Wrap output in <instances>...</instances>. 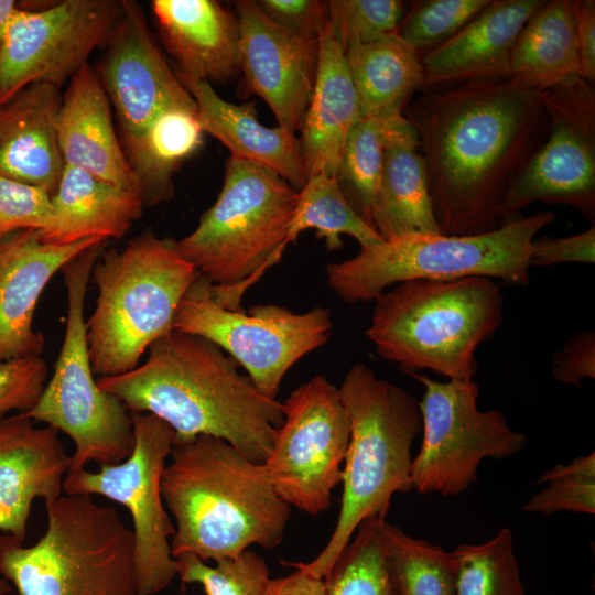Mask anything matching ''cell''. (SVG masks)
I'll use <instances>...</instances> for the list:
<instances>
[{
  "instance_id": "obj_1",
  "label": "cell",
  "mask_w": 595,
  "mask_h": 595,
  "mask_svg": "<svg viewBox=\"0 0 595 595\" xmlns=\"http://www.w3.org/2000/svg\"><path fill=\"white\" fill-rule=\"evenodd\" d=\"M541 94L513 78L467 82L424 89L408 106L444 235L504 224L508 190L549 133Z\"/></svg>"
},
{
  "instance_id": "obj_2",
  "label": "cell",
  "mask_w": 595,
  "mask_h": 595,
  "mask_svg": "<svg viewBox=\"0 0 595 595\" xmlns=\"http://www.w3.org/2000/svg\"><path fill=\"white\" fill-rule=\"evenodd\" d=\"M144 364L97 385L130 413H151L175 433L174 443L198 435L221 439L262 464L283 405L262 396L239 365L210 340L172 329L154 340Z\"/></svg>"
},
{
  "instance_id": "obj_3",
  "label": "cell",
  "mask_w": 595,
  "mask_h": 595,
  "mask_svg": "<svg viewBox=\"0 0 595 595\" xmlns=\"http://www.w3.org/2000/svg\"><path fill=\"white\" fill-rule=\"evenodd\" d=\"M162 476L163 501L175 519L173 558H236L252 544L279 547L290 506L256 464L228 442L209 435L174 443Z\"/></svg>"
},
{
  "instance_id": "obj_4",
  "label": "cell",
  "mask_w": 595,
  "mask_h": 595,
  "mask_svg": "<svg viewBox=\"0 0 595 595\" xmlns=\"http://www.w3.org/2000/svg\"><path fill=\"white\" fill-rule=\"evenodd\" d=\"M366 336L376 351L407 374L431 370L473 380L476 350L502 324L505 296L490 278L411 280L375 300Z\"/></svg>"
},
{
  "instance_id": "obj_5",
  "label": "cell",
  "mask_w": 595,
  "mask_h": 595,
  "mask_svg": "<svg viewBox=\"0 0 595 595\" xmlns=\"http://www.w3.org/2000/svg\"><path fill=\"white\" fill-rule=\"evenodd\" d=\"M338 389L350 436L337 522L313 561L288 563L321 578L364 520L386 519L392 496L412 490L411 447L422 431L418 401L401 387L377 378L368 366L350 367Z\"/></svg>"
},
{
  "instance_id": "obj_6",
  "label": "cell",
  "mask_w": 595,
  "mask_h": 595,
  "mask_svg": "<svg viewBox=\"0 0 595 595\" xmlns=\"http://www.w3.org/2000/svg\"><path fill=\"white\" fill-rule=\"evenodd\" d=\"M201 273L177 250L176 240L151 229L122 250H102L90 279L98 290L87 325L95 376L112 377L138 366L144 350L173 329L177 306Z\"/></svg>"
},
{
  "instance_id": "obj_7",
  "label": "cell",
  "mask_w": 595,
  "mask_h": 595,
  "mask_svg": "<svg viewBox=\"0 0 595 595\" xmlns=\"http://www.w3.org/2000/svg\"><path fill=\"white\" fill-rule=\"evenodd\" d=\"M298 191L271 170L229 156L216 202L176 240L180 253L212 282L216 303L242 310L241 298L281 259Z\"/></svg>"
},
{
  "instance_id": "obj_8",
  "label": "cell",
  "mask_w": 595,
  "mask_h": 595,
  "mask_svg": "<svg viewBox=\"0 0 595 595\" xmlns=\"http://www.w3.org/2000/svg\"><path fill=\"white\" fill-rule=\"evenodd\" d=\"M45 508L34 544L0 534V575L18 595H138L133 532L113 507L65 494Z\"/></svg>"
},
{
  "instance_id": "obj_9",
  "label": "cell",
  "mask_w": 595,
  "mask_h": 595,
  "mask_svg": "<svg viewBox=\"0 0 595 595\" xmlns=\"http://www.w3.org/2000/svg\"><path fill=\"white\" fill-rule=\"evenodd\" d=\"M555 218L544 210L479 235H412L360 247L353 258L326 267L327 284L346 303L374 301L391 285L411 280L486 277L526 286L532 241Z\"/></svg>"
},
{
  "instance_id": "obj_10",
  "label": "cell",
  "mask_w": 595,
  "mask_h": 595,
  "mask_svg": "<svg viewBox=\"0 0 595 595\" xmlns=\"http://www.w3.org/2000/svg\"><path fill=\"white\" fill-rule=\"evenodd\" d=\"M106 242L86 249L62 269L67 292L63 344L39 401L23 413L73 441L69 472L85 468L90 462L99 466L120 463L134 445L131 414L117 397L99 388L88 353L85 295Z\"/></svg>"
},
{
  "instance_id": "obj_11",
  "label": "cell",
  "mask_w": 595,
  "mask_h": 595,
  "mask_svg": "<svg viewBox=\"0 0 595 595\" xmlns=\"http://www.w3.org/2000/svg\"><path fill=\"white\" fill-rule=\"evenodd\" d=\"M210 288L203 274L195 279L177 306L173 329L217 345L269 399H275L288 370L332 334L328 309L296 313L277 304H259L248 312L229 310L215 302Z\"/></svg>"
},
{
  "instance_id": "obj_12",
  "label": "cell",
  "mask_w": 595,
  "mask_h": 595,
  "mask_svg": "<svg viewBox=\"0 0 595 595\" xmlns=\"http://www.w3.org/2000/svg\"><path fill=\"white\" fill-rule=\"evenodd\" d=\"M134 445L122 462L69 472L67 495H99L125 506L133 523V566L138 595L164 591L177 576L172 555L173 526L162 497V476L174 445L172 428L151 413H130Z\"/></svg>"
},
{
  "instance_id": "obj_13",
  "label": "cell",
  "mask_w": 595,
  "mask_h": 595,
  "mask_svg": "<svg viewBox=\"0 0 595 595\" xmlns=\"http://www.w3.org/2000/svg\"><path fill=\"white\" fill-rule=\"evenodd\" d=\"M409 375L424 388L418 402L423 437L411 469L412 489L419 494L458 496L477 482L483 459L511 457L526 445L527 436L501 411L478 408L474 380L443 382Z\"/></svg>"
},
{
  "instance_id": "obj_14",
  "label": "cell",
  "mask_w": 595,
  "mask_h": 595,
  "mask_svg": "<svg viewBox=\"0 0 595 595\" xmlns=\"http://www.w3.org/2000/svg\"><path fill=\"white\" fill-rule=\"evenodd\" d=\"M282 405L283 423L262 467L284 502L317 516L342 482L349 418L339 389L322 375L295 388Z\"/></svg>"
},
{
  "instance_id": "obj_15",
  "label": "cell",
  "mask_w": 595,
  "mask_h": 595,
  "mask_svg": "<svg viewBox=\"0 0 595 595\" xmlns=\"http://www.w3.org/2000/svg\"><path fill=\"white\" fill-rule=\"evenodd\" d=\"M550 129L512 182L502 205L504 223L541 202L575 208L595 219V90L580 76L541 94Z\"/></svg>"
},
{
  "instance_id": "obj_16",
  "label": "cell",
  "mask_w": 595,
  "mask_h": 595,
  "mask_svg": "<svg viewBox=\"0 0 595 595\" xmlns=\"http://www.w3.org/2000/svg\"><path fill=\"white\" fill-rule=\"evenodd\" d=\"M121 0H63L46 9H21L0 43V105L24 87L56 88L75 75L95 48L104 46Z\"/></svg>"
},
{
  "instance_id": "obj_17",
  "label": "cell",
  "mask_w": 595,
  "mask_h": 595,
  "mask_svg": "<svg viewBox=\"0 0 595 595\" xmlns=\"http://www.w3.org/2000/svg\"><path fill=\"white\" fill-rule=\"evenodd\" d=\"M104 47L96 73L113 107L126 158L163 111L197 110L137 1L121 0L120 13Z\"/></svg>"
},
{
  "instance_id": "obj_18",
  "label": "cell",
  "mask_w": 595,
  "mask_h": 595,
  "mask_svg": "<svg viewBox=\"0 0 595 595\" xmlns=\"http://www.w3.org/2000/svg\"><path fill=\"white\" fill-rule=\"evenodd\" d=\"M236 12L242 96L261 97L279 127L294 134L302 131L315 86L320 43L288 33L257 1H237Z\"/></svg>"
},
{
  "instance_id": "obj_19",
  "label": "cell",
  "mask_w": 595,
  "mask_h": 595,
  "mask_svg": "<svg viewBox=\"0 0 595 595\" xmlns=\"http://www.w3.org/2000/svg\"><path fill=\"white\" fill-rule=\"evenodd\" d=\"M104 240L54 245L36 229L0 238V361L42 354L44 337L33 328V316L44 288L73 258Z\"/></svg>"
},
{
  "instance_id": "obj_20",
  "label": "cell",
  "mask_w": 595,
  "mask_h": 595,
  "mask_svg": "<svg viewBox=\"0 0 595 595\" xmlns=\"http://www.w3.org/2000/svg\"><path fill=\"white\" fill-rule=\"evenodd\" d=\"M69 467L57 430L23 413L0 415V531L24 541L34 500L60 497Z\"/></svg>"
},
{
  "instance_id": "obj_21",
  "label": "cell",
  "mask_w": 595,
  "mask_h": 595,
  "mask_svg": "<svg viewBox=\"0 0 595 595\" xmlns=\"http://www.w3.org/2000/svg\"><path fill=\"white\" fill-rule=\"evenodd\" d=\"M542 0H491L455 35L421 55L423 89L510 78L517 37Z\"/></svg>"
},
{
  "instance_id": "obj_22",
  "label": "cell",
  "mask_w": 595,
  "mask_h": 595,
  "mask_svg": "<svg viewBox=\"0 0 595 595\" xmlns=\"http://www.w3.org/2000/svg\"><path fill=\"white\" fill-rule=\"evenodd\" d=\"M162 42L180 79L226 83L240 73L236 14L215 0H153Z\"/></svg>"
},
{
  "instance_id": "obj_23",
  "label": "cell",
  "mask_w": 595,
  "mask_h": 595,
  "mask_svg": "<svg viewBox=\"0 0 595 595\" xmlns=\"http://www.w3.org/2000/svg\"><path fill=\"white\" fill-rule=\"evenodd\" d=\"M60 89L31 84L0 105V176L56 192L65 167L58 144Z\"/></svg>"
},
{
  "instance_id": "obj_24",
  "label": "cell",
  "mask_w": 595,
  "mask_h": 595,
  "mask_svg": "<svg viewBox=\"0 0 595 595\" xmlns=\"http://www.w3.org/2000/svg\"><path fill=\"white\" fill-rule=\"evenodd\" d=\"M57 136L66 165L138 193L136 177L113 127L110 101L89 63L68 82L62 97Z\"/></svg>"
},
{
  "instance_id": "obj_25",
  "label": "cell",
  "mask_w": 595,
  "mask_h": 595,
  "mask_svg": "<svg viewBox=\"0 0 595 595\" xmlns=\"http://www.w3.org/2000/svg\"><path fill=\"white\" fill-rule=\"evenodd\" d=\"M180 80L196 102L203 131L220 141L230 156L273 171L295 191L305 185L307 175L300 138L279 126L262 125L255 101L235 105L223 99L209 83Z\"/></svg>"
},
{
  "instance_id": "obj_26",
  "label": "cell",
  "mask_w": 595,
  "mask_h": 595,
  "mask_svg": "<svg viewBox=\"0 0 595 595\" xmlns=\"http://www.w3.org/2000/svg\"><path fill=\"white\" fill-rule=\"evenodd\" d=\"M381 128L383 158L374 228L385 241L443 234L434 215L428 171L414 128L405 117Z\"/></svg>"
},
{
  "instance_id": "obj_27",
  "label": "cell",
  "mask_w": 595,
  "mask_h": 595,
  "mask_svg": "<svg viewBox=\"0 0 595 595\" xmlns=\"http://www.w3.org/2000/svg\"><path fill=\"white\" fill-rule=\"evenodd\" d=\"M359 118L345 50L327 22L320 37L315 86L300 138L307 178L336 177L345 142Z\"/></svg>"
},
{
  "instance_id": "obj_28",
  "label": "cell",
  "mask_w": 595,
  "mask_h": 595,
  "mask_svg": "<svg viewBox=\"0 0 595 595\" xmlns=\"http://www.w3.org/2000/svg\"><path fill=\"white\" fill-rule=\"evenodd\" d=\"M144 204L137 192L120 188L71 165L63 170L40 238L68 245L88 238H121L138 220Z\"/></svg>"
},
{
  "instance_id": "obj_29",
  "label": "cell",
  "mask_w": 595,
  "mask_h": 595,
  "mask_svg": "<svg viewBox=\"0 0 595 595\" xmlns=\"http://www.w3.org/2000/svg\"><path fill=\"white\" fill-rule=\"evenodd\" d=\"M361 117L381 126L402 119L412 95L423 88L421 56L396 32L345 48Z\"/></svg>"
},
{
  "instance_id": "obj_30",
  "label": "cell",
  "mask_w": 595,
  "mask_h": 595,
  "mask_svg": "<svg viewBox=\"0 0 595 595\" xmlns=\"http://www.w3.org/2000/svg\"><path fill=\"white\" fill-rule=\"evenodd\" d=\"M572 0L544 1L529 18L510 55V78L541 91L578 76Z\"/></svg>"
},
{
  "instance_id": "obj_31",
  "label": "cell",
  "mask_w": 595,
  "mask_h": 595,
  "mask_svg": "<svg viewBox=\"0 0 595 595\" xmlns=\"http://www.w3.org/2000/svg\"><path fill=\"white\" fill-rule=\"evenodd\" d=\"M203 136L197 110L171 108L151 122L127 155L144 206L173 197L174 174L203 145Z\"/></svg>"
},
{
  "instance_id": "obj_32",
  "label": "cell",
  "mask_w": 595,
  "mask_h": 595,
  "mask_svg": "<svg viewBox=\"0 0 595 595\" xmlns=\"http://www.w3.org/2000/svg\"><path fill=\"white\" fill-rule=\"evenodd\" d=\"M306 229H315L328 251L343 247V235L355 238L361 248L385 240L350 206L336 177L314 175L298 191V202L290 224L288 245Z\"/></svg>"
},
{
  "instance_id": "obj_33",
  "label": "cell",
  "mask_w": 595,
  "mask_h": 595,
  "mask_svg": "<svg viewBox=\"0 0 595 595\" xmlns=\"http://www.w3.org/2000/svg\"><path fill=\"white\" fill-rule=\"evenodd\" d=\"M381 538L397 595H456L453 552L414 539L386 519L381 520Z\"/></svg>"
},
{
  "instance_id": "obj_34",
  "label": "cell",
  "mask_w": 595,
  "mask_h": 595,
  "mask_svg": "<svg viewBox=\"0 0 595 595\" xmlns=\"http://www.w3.org/2000/svg\"><path fill=\"white\" fill-rule=\"evenodd\" d=\"M380 518L364 520L324 581L327 595H397L382 544Z\"/></svg>"
},
{
  "instance_id": "obj_35",
  "label": "cell",
  "mask_w": 595,
  "mask_h": 595,
  "mask_svg": "<svg viewBox=\"0 0 595 595\" xmlns=\"http://www.w3.org/2000/svg\"><path fill=\"white\" fill-rule=\"evenodd\" d=\"M452 552L456 595H526L510 529H500L482 544H461Z\"/></svg>"
},
{
  "instance_id": "obj_36",
  "label": "cell",
  "mask_w": 595,
  "mask_h": 595,
  "mask_svg": "<svg viewBox=\"0 0 595 595\" xmlns=\"http://www.w3.org/2000/svg\"><path fill=\"white\" fill-rule=\"evenodd\" d=\"M382 158L381 125L360 116L345 142L336 180L347 202L372 228Z\"/></svg>"
},
{
  "instance_id": "obj_37",
  "label": "cell",
  "mask_w": 595,
  "mask_h": 595,
  "mask_svg": "<svg viewBox=\"0 0 595 595\" xmlns=\"http://www.w3.org/2000/svg\"><path fill=\"white\" fill-rule=\"evenodd\" d=\"M174 559L181 582L201 584L206 595H262L271 580L266 561L251 550L219 560L214 567L188 552Z\"/></svg>"
},
{
  "instance_id": "obj_38",
  "label": "cell",
  "mask_w": 595,
  "mask_h": 595,
  "mask_svg": "<svg viewBox=\"0 0 595 595\" xmlns=\"http://www.w3.org/2000/svg\"><path fill=\"white\" fill-rule=\"evenodd\" d=\"M491 0L412 2L396 33L420 56L437 47L484 10Z\"/></svg>"
},
{
  "instance_id": "obj_39",
  "label": "cell",
  "mask_w": 595,
  "mask_h": 595,
  "mask_svg": "<svg viewBox=\"0 0 595 595\" xmlns=\"http://www.w3.org/2000/svg\"><path fill=\"white\" fill-rule=\"evenodd\" d=\"M537 483H548L533 495L522 510L550 515L558 511L595 513V453L578 456L569 464L547 469Z\"/></svg>"
},
{
  "instance_id": "obj_40",
  "label": "cell",
  "mask_w": 595,
  "mask_h": 595,
  "mask_svg": "<svg viewBox=\"0 0 595 595\" xmlns=\"http://www.w3.org/2000/svg\"><path fill=\"white\" fill-rule=\"evenodd\" d=\"M405 13L400 0H331L328 25L344 50L393 33Z\"/></svg>"
},
{
  "instance_id": "obj_41",
  "label": "cell",
  "mask_w": 595,
  "mask_h": 595,
  "mask_svg": "<svg viewBox=\"0 0 595 595\" xmlns=\"http://www.w3.org/2000/svg\"><path fill=\"white\" fill-rule=\"evenodd\" d=\"M50 210L47 192L0 176V238L18 230H41Z\"/></svg>"
},
{
  "instance_id": "obj_42",
  "label": "cell",
  "mask_w": 595,
  "mask_h": 595,
  "mask_svg": "<svg viewBox=\"0 0 595 595\" xmlns=\"http://www.w3.org/2000/svg\"><path fill=\"white\" fill-rule=\"evenodd\" d=\"M47 379L40 356L0 361V415L25 413L39 401Z\"/></svg>"
},
{
  "instance_id": "obj_43",
  "label": "cell",
  "mask_w": 595,
  "mask_h": 595,
  "mask_svg": "<svg viewBox=\"0 0 595 595\" xmlns=\"http://www.w3.org/2000/svg\"><path fill=\"white\" fill-rule=\"evenodd\" d=\"M266 15L288 33L309 42L320 43L328 22V1L260 0Z\"/></svg>"
},
{
  "instance_id": "obj_44",
  "label": "cell",
  "mask_w": 595,
  "mask_h": 595,
  "mask_svg": "<svg viewBox=\"0 0 595 595\" xmlns=\"http://www.w3.org/2000/svg\"><path fill=\"white\" fill-rule=\"evenodd\" d=\"M567 262H595L594 225L573 236L556 238L543 236L532 241L531 267H549Z\"/></svg>"
},
{
  "instance_id": "obj_45",
  "label": "cell",
  "mask_w": 595,
  "mask_h": 595,
  "mask_svg": "<svg viewBox=\"0 0 595 595\" xmlns=\"http://www.w3.org/2000/svg\"><path fill=\"white\" fill-rule=\"evenodd\" d=\"M552 374L559 382L582 387L585 379L595 378V333L578 332L554 353Z\"/></svg>"
},
{
  "instance_id": "obj_46",
  "label": "cell",
  "mask_w": 595,
  "mask_h": 595,
  "mask_svg": "<svg viewBox=\"0 0 595 595\" xmlns=\"http://www.w3.org/2000/svg\"><path fill=\"white\" fill-rule=\"evenodd\" d=\"M576 43L578 51V76L595 82V1L572 0Z\"/></svg>"
},
{
  "instance_id": "obj_47",
  "label": "cell",
  "mask_w": 595,
  "mask_h": 595,
  "mask_svg": "<svg viewBox=\"0 0 595 595\" xmlns=\"http://www.w3.org/2000/svg\"><path fill=\"white\" fill-rule=\"evenodd\" d=\"M262 595H327L324 578L301 569L288 576L270 580Z\"/></svg>"
},
{
  "instance_id": "obj_48",
  "label": "cell",
  "mask_w": 595,
  "mask_h": 595,
  "mask_svg": "<svg viewBox=\"0 0 595 595\" xmlns=\"http://www.w3.org/2000/svg\"><path fill=\"white\" fill-rule=\"evenodd\" d=\"M20 10L14 0H0V43Z\"/></svg>"
},
{
  "instance_id": "obj_49",
  "label": "cell",
  "mask_w": 595,
  "mask_h": 595,
  "mask_svg": "<svg viewBox=\"0 0 595 595\" xmlns=\"http://www.w3.org/2000/svg\"><path fill=\"white\" fill-rule=\"evenodd\" d=\"M12 592L10 583L0 575V595H9Z\"/></svg>"
}]
</instances>
